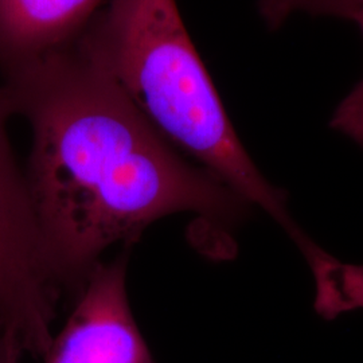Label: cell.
I'll list each match as a JSON object with an SVG mask.
<instances>
[{"mask_svg":"<svg viewBox=\"0 0 363 363\" xmlns=\"http://www.w3.org/2000/svg\"><path fill=\"white\" fill-rule=\"evenodd\" d=\"M33 143L25 175L58 289H79L105 250L156 220L195 213L220 226L250 205L144 118L78 39L0 72Z\"/></svg>","mask_w":363,"mask_h":363,"instance_id":"1","label":"cell"},{"mask_svg":"<svg viewBox=\"0 0 363 363\" xmlns=\"http://www.w3.org/2000/svg\"><path fill=\"white\" fill-rule=\"evenodd\" d=\"M77 39L172 147L267 211L310 267L325 261L288 213L286 193L262 177L237 136L175 0H108Z\"/></svg>","mask_w":363,"mask_h":363,"instance_id":"2","label":"cell"},{"mask_svg":"<svg viewBox=\"0 0 363 363\" xmlns=\"http://www.w3.org/2000/svg\"><path fill=\"white\" fill-rule=\"evenodd\" d=\"M127 264L125 252L91 269L45 363H155L130 310Z\"/></svg>","mask_w":363,"mask_h":363,"instance_id":"3","label":"cell"},{"mask_svg":"<svg viewBox=\"0 0 363 363\" xmlns=\"http://www.w3.org/2000/svg\"><path fill=\"white\" fill-rule=\"evenodd\" d=\"M103 0H0V72L73 42Z\"/></svg>","mask_w":363,"mask_h":363,"instance_id":"4","label":"cell"},{"mask_svg":"<svg viewBox=\"0 0 363 363\" xmlns=\"http://www.w3.org/2000/svg\"><path fill=\"white\" fill-rule=\"evenodd\" d=\"M13 116V104L0 77V237L21 228L31 208L25 169L16 162L9 136Z\"/></svg>","mask_w":363,"mask_h":363,"instance_id":"5","label":"cell"},{"mask_svg":"<svg viewBox=\"0 0 363 363\" xmlns=\"http://www.w3.org/2000/svg\"><path fill=\"white\" fill-rule=\"evenodd\" d=\"M345 19L359 27L363 35V0H354ZM331 128L363 147V79L337 105L331 118Z\"/></svg>","mask_w":363,"mask_h":363,"instance_id":"6","label":"cell"},{"mask_svg":"<svg viewBox=\"0 0 363 363\" xmlns=\"http://www.w3.org/2000/svg\"><path fill=\"white\" fill-rule=\"evenodd\" d=\"M354 0H259V10L271 27H279L295 11L345 18Z\"/></svg>","mask_w":363,"mask_h":363,"instance_id":"7","label":"cell"},{"mask_svg":"<svg viewBox=\"0 0 363 363\" xmlns=\"http://www.w3.org/2000/svg\"><path fill=\"white\" fill-rule=\"evenodd\" d=\"M25 354L16 337L10 334H0V363H21Z\"/></svg>","mask_w":363,"mask_h":363,"instance_id":"8","label":"cell"}]
</instances>
